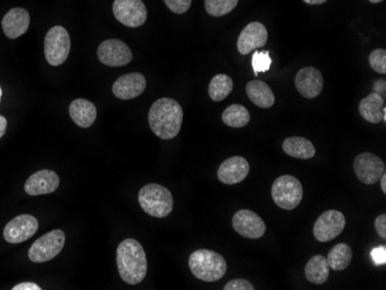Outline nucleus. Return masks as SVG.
Returning a JSON list of instances; mask_svg holds the SVG:
<instances>
[{"mask_svg": "<svg viewBox=\"0 0 386 290\" xmlns=\"http://www.w3.org/2000/svg\"><path fill=\"white\" fill-rule=\"evenodd\" d=\"M224 290H254L251 282L246 281L244 279H235L233 281L228 282L224 287Z\"/></svg>", "mask_w": 386, "mask_h": 290, "instance_id": "2f4dec72", "label": "nucleus"}, {"mask_svg": "<svg viewBox=\"0 0 386 290\" xmlns=\"http://www.w3.org/2000/svg\"><path fill=\"white\" fill-rule=\"evenodd\" d=\"M117 267L126 284H138L146 278L147 257L138 241L127 239L120 242L117 248Z\"/></svg>", "mask_w": 386, "mask_h": 290, "instance_id": "f03ea898", "label": "nucleus"}, {"mask_svg": "<svg viewBox=\"0 0 386 290\" xmlns=\"http://www.w3.org/2000/svg\"><path fill=\"white\" fill-rule=\"evenodd\" d=\"M168 9L176 14H183L191 7L192 0H165Z\"/></svg>", "mask_w": 386, "mask_h": 290, "instance_id": "7c9ffc66", "label": "nucleus"}, {"mask_svg": "<svg viewBox=\"0 0 386 290\" xmlns=\"http://www.w3.org/2000/svg\"><path fill=\"white\" fill-rule=\"evenodd\" d=\"M384 107H385L384 98L376 93H371L360 102L359 111L363 120L372 124H378L383 122Z\"/></svg>", "mask_w": 386, "mask_h": 290, "instance_id": "4be33fe9", "label": "nucleus"}, {"mask_svg": "<svg viewBox=\"0 0 386 290\" xmlns=\"http://www.w3.org/2000/svg\"><path fill=\"white\" fill-rule=\"evenodd\" d=\"M189 267L197 279L205 282L218 281L227 273L224 257L212 250H197L189 258Z\"/></svg>", "mask_w": 386, "mask_h": 290, "instance_id": "7ed1b4c3", "label": "nucleus"}, {"mask_svg": "<svg viewBox=\"0 0 386 290\" xmlns=\"http://www.w3.org/2000/svg\"><path fill=\"white\" fill-rule=\"evenodd\" d=\"M271 64L272 59L270 57V51H255L252 56V70L256 76L270 70Z\"/></svg>", "mask_w": 386, "mask_h": 290, "instance_id": "c85d7f7f", "label": "nucleus"}, {"mask_svg": "<svg viewBox=\"0 0 386 290\" xmlns=\"http://www.w3.org/2000/svg\"><path fill=\"white\" fill-rule=\"evenodd\" d=\"M346 227V219L341 212L335 209L324 212L317 219L313 226V235L318 242L333 241L335 237L340 235Z\"/></svg>", "mask_w": 386, "mask_h": 290, "instance_id": "9d476101", "label": "nucleus"}, {"mask_svg": "<svg viewBox=\"0 0 386 290\" xmlns=\"http://www.w3.org/2000/svg\"><path fill=\"white\" fill-rule=\"evenodd\" d=\"M68 113H70L71 120L83 128H90L98 116V110L94 103L85 98L74 100L70 104Z\"/></svg>", "mask_w": 386, "mask_h": 290, "instance_id": "aec40b11", "label": "nucleus"}, {"mask_svg": "<svg viewBox=\"0 0 386 290\" xmlns=\"http://www.w3.org/2000/svg\"><path fill=\"white\" fill-rule=\"evenodd\" d=\"M71 50V37L62 26H55L46 33L44 38V55L51 66L64 64Z\"/></svg>", "mask_w": 386, "mask_h": 290, "instance_id": "0eeeda50", "label": "nucleus"}, {"mask_svg": "<svg viewBox=\"0 0 386 290\" xmlns=\"http://www.w3.org/2000/svg\"><path fill=\"white\" fill-rule=\"evenodd\" d=\"M282 150L295 159L310 160L316 154L313 143L302 137L287 138L282 144Z\"/></svg>", "mask_w": 386, "mask_h": 290, "instance_id": "5701e85b", "label": "nucleus"}, {"mask_svg": "<svg viewBox=\"0 0 386 290\" xmlns=\"http://www.w3.org/2000/svg\"><path fill=\"white\" fill-rule=\"evenodd\" d=\"M183 116L181 104L172 98H163L152 104L148 123L154 135L163 140H170L181 131Z\"/></svg>", "mask_w": 386, "mask_h": 290, "instance_id": "f257e3e1", "label": "nucleus"}, {"mask_svg": "<svg viewBox=\"0 0 386 290\" xmlns=\"http://www.w3.org/2000/svg\"><path fill=\"white\" fill-rule=\"evenodd\" d=\"M374 93H376V94L380 95L382 98H385V93H386V81L384 79L377 80V81H375L374 83Z\"/></svg>", "mask_w": 386, "mask_h": 290, "instance_id": "f704fd0d", "label": "nucleus"}, {"mask_svg": "<svg viewBox=\"0 0 386 290\" xmlns=\"http://www.w3.org/2000/svg\"><path fill=\"white\" fill-rule=\"evenodd\" d=\"M371 258L374 260L376 265H384L386 263V248L385 247H378L371 251Z\"/></svg>", "mask_w": 386, "mask_h": 290, "instance_id": "473e14b6", "label": "nucleus"}, {"mask_svg": "<svg viewBox=\"0 0 386 290\" xmlns=\"http://www.w3.org/2000/svg\"><path fill=\"white\" fill-rule=\"evenodd\" d=\"M385 170V163L383 162V160L372 153H361L356 156L354 161L356 177L367 185H374L377 183Z\"/></svg>", "mask_w": 386, "mask_h": 290, "instance_id": "f8f14e48", "label": "nucleus"}, {"mask_svg": "<svg viewBox=\"0 0 386 290\" xmlns=\"http://www.w3.org/2000/svg\"><path fill=\"white\" fill-rule=\"evenodd\" d=\"M295 86L303 98H316L324 88V78L318 68L308 66L298 71Z\"/></svg>", "mask_w": 386, "mask_h": 290, "instance_id": "2eb2a0df", "label": "nucleus"}, {"mask_svg": "<svg viewBox=\"0 0 386 290\" xmlns=\"http://www.w3.org/2000/svg\"><path fill=\"white\" fill-rule=\"evenodd\" d=\"M304 3L309 4V5H320L328 1V0H303Z\"/></svg>", "mask_w": 386, "mask_h": 290, "instance_id": "58836bf2", "label": "nucleus"}, {"mask_svg": "<svg viewBox=\"0 0 386 290\" xmlns=\"http://www.w3.org/2000/svg\"><path fill=\"white\" fill-rule=\"evenodd\" d=\"M115 18L126 27L137 28L147 20V9L142 0H115Z\"/></svg>", "mask_w": 386, "mask_h": 290, "instance_id": "6e6552de", "label": "nucleus"}, {"mask_svg": "<svg viewBox=\"0 0 386 290\" xmlns=\"http://www.w3.org/2000/svg\"><path fill=\"white\" fill-rule=\"evenodd\" d=\"M1 98H3V89L0 87V102H1Z\"/></svg>", "mask_w": 386, "mask_h": 290, "instance_id": "a19ab883", "label": "nucleus"}, {"mask_svg": "<svg viewBox=\"0 0 386 290\" xmlns=\"http://www.w3.org/2000/svg\"><path fill=\"white\" fill-rule=\"evenodd\" d=\"M234 229L237 234L250 239L263 237L266 232V224L258 214L249 209H241L233 217Z\"/></svg>", "mask_w": 386, "mask_h": 290, "instance_id": "ddd939ff", "label": "nucleus"}, {"mask_svg": "<svg viewBox=\"0 0 386 290\" xmlns=\"http://www.w3.org/2000/svg\"><path fill=\"white\" fill-rule=\"evenodd\" d=\"M352 258L353 251L350 245L346 243H339L330 251L326 260H328L330 269L343 271L350 266Z\"/></svg>", "mask_w": 386, "mask_h": 290, "instance_id": "393cba45", "label": "nucleus"}, {"mask_svg": "<svg viewBox=\"0 0 386 290\" xmlns=\"http://www.w3.org/2000/svg\"><path fill=\"white\" fill-rule=\"evenodd\" d=\"M246 94L250 101L257 107L268 109L276 103V96L266 83L261 80H252L246 85Z\"/></svg>", "mask_w": 386, "mask_h": 290, "instance_id": "412c9836", "label": "nucleus"}, {"mask_svg": "<svg viewBox=\"0 0 386 290\" xmlns=\"http://www.w3.org/2000/svg\"><path fill=\"white\" fill-rule=\"evenodd\" d=\"M147 86L146 78L141 73L124 74L113 86V93L120 100H132L145 92Z\"/></svg>", "mask_w": 386, "mask_h": 290, "instance_id": "f3484780", "label": "nucleus"}, {"mask_svg": "<svg viewBox=\"0 0 386 290\" xmlns=\"http://www.w3.org/2000/svg\"><path fill=\"white\" fill-rule=\"evenodd\" d=\"M239 0H205V9L209 16H224L237 6Z\"/></svg>", "mask_w": 386, "mask_h": 290, "instance_id": "cd10ccee", "label": "nucleus"}, {"mask_svg": "<svg viewBox=\"0 0 386 290\" xmlns=\"http://www.w3.org/2000/svg\"><path fill=\"white\" fill-rule=\"evenodd\" d=\"M271 193L276 205L286 211H293L302 202L303 187L298 178L283 175L274 180Z\"/></svg>", "mask_w": 386, "mask_h": 290, "instance_id": "39448f33", "label": "nucleus"}, {"mask_svg": "<svg viewBox=\"0 0 386 290\" xmlns=\"http://www.w3.org/2000/svg\"><path fill=\"white\" fill-rule=\"evenodd\" d=\"M234 83L227 74H218L211 80L209 87V98L214 102L224 101L233 90Z\"/></svg>", "mask_w": 386, "mask_h": 290, "instance_id": "a878e982", "label": "nucleus"}, {"mask_svg": "<svg viewBox=\"0 0 386 290\" xmlns=\"http://www.w3.org/2000/svg\"><path fill=\"white\" fill-rule=\"evenodd\" d=\"M222 122L230 128H244L250 122V113L241 104H231L222 113Z\"/></svg>", "mask_w": 386, "mask_h": 290, "instance_id": "bb28decb", "label": "nucleus"}, {"mask_svg": "<svg viewBox=\"0 0 386 290\" xmlns=\"http://www.w3.org/2000/svg\"><path fill=\"white\" fill-rule=\"evenodd\" d=\"M304 273H306L308 281L311 284H324L328 281V275H330V266H328V260L320 254L313 256L308 261Z\"/></svg>", "mask_w": 386, "mask_h": 290, "instance_id": "b1692460", "label": "nucleus"}, {"mask_svg": "<svg viewBox=\"0 0 386 290\" xmlns=\"http://www.w3.org/2000/svg\"><path fill=\"white\" fill-rule=\"evenodd\" d=\"M7 120L3 115H0V139L6 133Z\"/></svg>", "mask_w": 386, "mask_h": 290, "instance_id": "e433bc0d", "label": "nucleus"}, {"mask_svg": "<svg viewBox=\"0 0 386 290\" xmlns=\"http://www.w3.org/2000/svg\"><path fill=\"white\" fill-rule=\"evenodd\" d=\"M138 200L145 213L157 219L168 217L174 208L172 192L160 184L145 185L139 191Z\"/></svg>", "mask_w": 386, "mask_h": 290, "instance_id": "20e7f679", "label": "nucleus"}, {"mask_svg": "<svg viewBox=\"0 0 386 290\" xmlns=\"http://www.w3.org/2000/svg\"><path fill=\"white\" fill-rule=\"evenodd\" d=\"M66 241L65 232L61 229L46 232L33 243L28 251V258L33 263H46L61 254Z\"/></svg>", "mask_w": 386, "mask_h": 290, "instance_id": "423d86ee", "label": "nucleus"}, {"mask_svg": "<svg viewBox=\"0 0 386 290\" xmlns=\"http://www.w3.org/2000/svg\"><path fill=\"white\" fill-rule=\"evenodd\" d=\"M268 33L261 22L249 24L239 34L237 40V50L241 55H249L258 48H263L267 43Z\"/></svg>", "mask_w": 386, "mask_h": 290, "instance_id": "4468645a", "label": "nucleus"}, {"mask_svg": "<svg viewBox=\"0 0 386 290\" xmlns=\"http://www.w3.org/2000/svg\"><path fill=\"white\" fill-rule=\"evenodd\" d=\"M58 187V175L55 171L43 169L28 177L25 183V191L28 196H42L55 192Z\"/></svg>", "mask_w": 386, "mask_h": 290, "instance_id": "dca6fc26", "label": "nucleus"}, {"mask_svg": "<svg viewBox=\"0 0 386 290\" xmlns=\"http://www.w3.org/2000/svg\"><path fill=\"white\" fill-rule=\"evenodd\" d=\"M380 183V187H382V191H383L384 195L386 193V174L384 172L383 175H382V177H380V180H378Z\"/></svg>", "mask_w": 386, "mask_h": 290, "instance_id": "4c0bfd02", "label": "nucleus"}, {"mask_svg": "<svg viewBox=\"0 0 386 290\" xmlns=\"http://www.w3.org/2000/svg\"><path fill=\"white\" fill-rule=\"evenodd\" d=\"M375 229L380 234L382 239H386V215L382 214L375 220Z\"/></svg>", "mask_w": 386, "mask_h": 290, "instance_id": "72a5a7b5", "label": "nucleus"}, {"mask_svg": "<svg viewBox=\"0 0 386 290\" xmlns=\"http://www.w3.org/2000/svg\"><path fill=\"white\" fill-rule=\"evenodd\" d=\"M38 230V221L31 214H21L4 228V239L11 244H19L31 239Z\"/></svg>", "mask_w": 386, "mask_h": 290, "instance_id": "9b49d317", "label": "nucleus"}, {"mask_svg": "<svg viewBox=\"0 0 386 290\" xmlns=\"http://www.w3.org/2000/svg\"><path fill=\"white\" fill-rule=\"evenodd\" d=\"M250 165L242 156H233L226 160L218 170V178L226 185L239 184L248 177Z\"/></svg>", "mask_w": 386, "mask_h": 290, "instance_id": "a211bd4d", "label": "nucleus"}, {"mask_svg": "<svg viewBox=\"0 0 386 290\" xmlns=\"http://www.w3.org/2000/svg\"><path fill=\"white\" fill-rule=\"evenodd\" d=\"M13 290H41L42 288L34 282H22V284H16L12 288Z\"/></svg>", "mask_w": 386, "mask_h": 290, "instance_id": "c9c22d12", "label": "nucleus"}, {"mask_svg": "<svg viewBox=\"0 0 386 290\" xmlns=\"http://www.w3.org/2000/svg\"><path fill=\"white\" fill-rule=\"evenodd\" d=\"M369 64L371 68L377 73H386V51L384 49H376L369 56Z\"/></svg>", "mask_w": 386, "mask_h": 290, "instance_id": "c756f323", "label": "nucleus"}, {"mask_svg": "<svg viewBox=\"0 0 386 290\" xmlns=\"http://www.w3.org/2000/svg\"><path fill=\"white\" fill-rule=\"evenodd\" d=\"M369 1H370V3H372V4H380V3H382L383 0H369Z\"/></svg>", "mask_w": 386, "mask_h": 290, "instance_id": "ea45409f", "label": "nucleus"}, {"mask_svg": "<svg viewBox=\"0 0 386 290\" xmlns=\"http://www.w3.org/2000/svg\"><path fill=\"white\" fill-rule=\"evenodd\" d=\"M29 24H31L29 13L21 7L9 9L1 21L4 34L11 40H16L27 33Z\"/></svg>", "mask_w": 386, "mask_h": 290, "instance_id": "6ab92c4d", "label": "nucleus"}, {"mask_svg": "<svg viewBox=\"0 0 386 290\" xmlns=\"http://www.w3.org/2000/svg\"><path fill=\"white\" fill-rule=\"evenodd\" d=\"M98 61L111 68H120L131 63L133 55L129 46L123 41L110 38L100 44L98 49Z\"/></svg>", "mask_w": 386, "mask_h": 290, "instance_id": "1a4fd4ad", "label": "nucleus"}]
</instances>
